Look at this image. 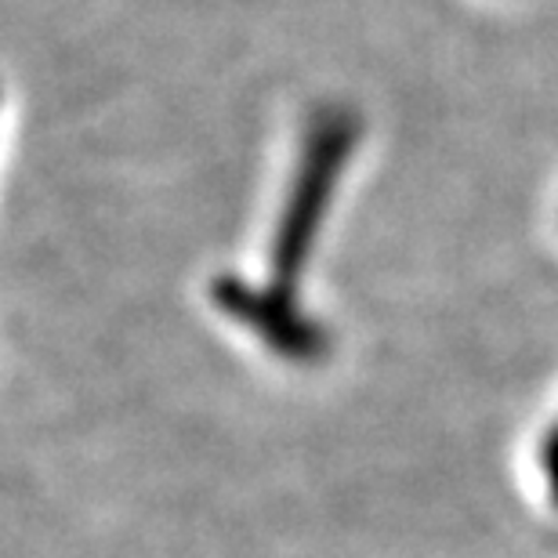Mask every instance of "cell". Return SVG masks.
I'll list each match as a JSON object with an SVG mask.
<instances>
[{"instance_id": "1", "label": "cell", "mask_w": 558, "mask_h": 558, "mask_svg": "<svg viewBox=\"0 0 558 558\" xmlns=\"http://www.w3.org/2000/svg\"><path fill=\"white\" fill-rule=\"evenodd\" d=\"M352 138H355V120L344 113H323L316 120V128H312V138L305 145V163H301L294 196L287 204L283 226H279V240L272 251L279 290L294 283V276L301 272V262H305V254L312 247V232H316L323 210H327L338 167L352 153Z\"/></svg>"}]
</instances>
